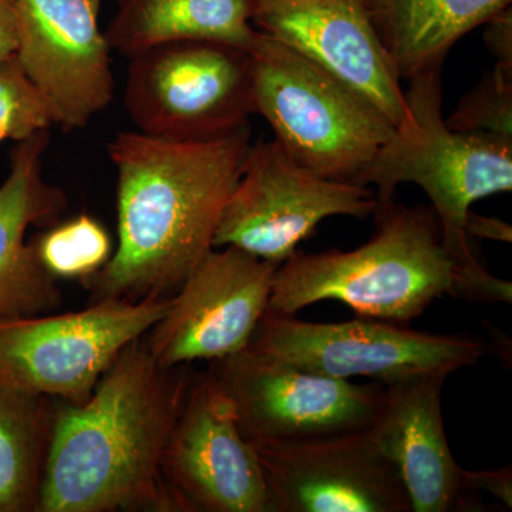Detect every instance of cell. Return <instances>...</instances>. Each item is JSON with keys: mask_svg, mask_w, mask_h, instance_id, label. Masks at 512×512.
<instances>
[{"mask_svg": "<svg viewBox=\"0 0 512 512\" xmlns=\"http://www.w3.org/2000/svg\"><path fill=\"white\" fill-rule=\"evenodd\" d=\"M251 146L249 124L207 141L117 133L107 151L117 173L119 248L82 282L92 302L171 298L214 249Z\"/></svg>", "mask_w": 512, "mask_h": 512, "instance_id": "6da1fadb", "label": "cell"}, {"mask_svg": "<svg viewBox=\"0 0 512 512\" xmlns=\"http://www.w3.org/2000/svg\"><path fill=\"white\" fill-rule=\"evenodd\" d=\"M194 375L160 365L140 338L87 402L57 400L37 512H177L161 466Z\"/></svg>", "mask_w": 512, "mask_h": 512, "instance_id": "7a4b0ae2", "label": "cell"}, {"mask_svg": "<svg viewBox=\"0 0 512 512\" xmlns=\"http://www.w3.org/2000/svg\"><path fill=\"white\" fill-rule=\"evenodd\" d=\"M407 117L377 151L355 184L376 185L377 207L397 185H419L430 198L448 254L457 265L450 295L490 303L503 291L474 254L466 221L474 202L512 190V140L451 130L443 116L441 67L410 79Z\"/></svg>", "mask_w": 512, "mask_h": 512, "instance_id": "3957f363", "label": "cell"}, {"mask_svg": "<svg viewBox=\"0 0 512 512\" xmlns=\"http://www.w3.org/2000/svg\"><path fill=\"white\" fill-rule=\"evenodd\" d=\"M377 232L362 247L295 254L276 269L268 311L295 315L322 301L345 303L365 318L407 323L450 295L457 265L433 208L377 207Z\"/></svg>", "mask_w": 512, "mask_h": 512, "instance_id": "277c9868", "label": "cell"}, {"mask_svg": "<svg viewBox=\"0 0 512 512\" xmlns=\"http://www.w3.org/2000/svg\"><path fill=\"white\" fill-rule=\"evenodd\" d=\"M256 113L276 143L306 170L355 183L394 127L349 84L258 33L249 49Z\"/></svg>", "mask_w": 512, "mask_h": 512, "instance_id": "5b68a950", "label": "cell"}, {"mask_svg": "<svg viewBox=\"0 0 512 512\" xmlns=\"http://www.w3.org/2000/svg\"><path fill=\"white\" fill-rule=\"evenodd\" d=\"M130 60L124 107L147 136L214 140L248 126L256 113L249 50L185 40L150 47Z\"/></svg>", "mask_w": 512, "mask_h": 512, "instance_id": "8992f818", "label": "cell"}, {"mask_svg": "<svg viewBox=\"0 0 512 512\" xmlns=\"http://www.w3.org/2000/svg\"><path fill=\"white\" fill-rule=\"evenodd\" d=\"M170 298L101 299L80 312L0 320V379L82 404L121 350L153 328Z\"/></svg>", "mask_w": 512, "mask_h": 512, "instance_id": "52a82bcc", "label": "cell"}, {"mask_svg": "<svg viewBox=\"0 0 512 512\" xmlns=\"http://www.w3.org/2000/svg\"><path fill=\"white\" fill-rule=\"evenodd\" d=\"M248 348L281 365L316 375L365 376L390 384L426 373H451L476 365L487 353L468 335H433L384 320L303 322L266 311Z\"/></svg>", "mask_w": 512, "mask_h": 512, "instance_id": "ba28073f", "label": "cell"}, {"mask_svg": "<svg viewBox=\"0 0 512 512\" xmlns=\"http://www.w3.org/2000/svg\"><path fill=\"white\" fill-rule=\"evenodd\" d=\"M375 191L329 180L293 161L281 146L258 141L229 195L215 231L214 248L235 247L282 265L329 217L375 214Z\"/></svg>", "mask_w": 512, "mask_h": 512, "instance_id": "9c48e42d", "label": "cell"}, {"mask_svg": "<svg viewBox=\"0 0 512 512\" xmlns=\"http://www.w3.org/2000/svg\"><path fill=\"white\" fill-rule=\"evenodd\" d=\"M251 444L296 443L366 430L382 406L384 384H357L281 365L251 348L212 360Z\"/></svg>", "mask_w": 512, "mask_h": 512, "instance_id": "30bf717a", "label": "cell"}, {"mask_svg": "<svg viewBox=\"0 0 512 512\" xmlns=\"http://www.w3.org/2000/svg\"><path fill=\"white\" fill-rule=\"evenodd\" d=\"M161 468L177 512H272L254 447L208 372L192 377Z\"/></svg>", "mask_w": 512, "mask_h": 512, "instance_id": "8fae6325", "label": "cell"}, {"mask_svg": "<svg viewBox=\"0 0 512 512\" xmlns=\"http://www.w3.org/2000/svg\"><path fill=\"white\" fill-rule=\"evenodd\" d=\"M278 268L235 247L212 249L146 333L151 355L160 365L175 367L247 349L268 311Z\"/></svg>", "mask_w": 512, "mask_h": 512, "instance_id": "7c38bea8", "label": "cell"}, {"mask_svg": "<svg viewBox=\"0 0 512 512\" xmlns=\"http://www.w3.org/2000/svg\"><path fill=\"white\" fill-rule=\"evenodd\" d=\"M103 0H16V59L64 130L84 128L114 97Z\"/></svg>", "mask_w": 512, "mask_h": 512, "instance_id": "4fadbf2b", "label": "cell"}, {"mask_svg": "<svg viewBox=\"0 0 512 512\" xmlns=\"http://www.w3.org/2000/svg\"><path fill=\"white\" fill-rule=\"evenodd\" d=\"M251 446L272 512H412L399 471L367 430Z\"/></svg>", "mask_w": 512, "mask_h": 512, "instance_id": "5bb4252c", "label": "cell"}, {"mask_svg": "<svg viewBox=\"0 0 512 512\" xmlns=\"http://www.w3.org/2000/svg\"><path fill=\"white\" fill-rule=\"evenodd\" d=\"M252 25L365 96L393 127L406 93L380 42L366 0H254Z\"/></svg>", "mask_w": 512, "mask_h": 512, "instance_id": "9a60e30c", "label": "cell"}, {"mask_svg": "<svg viewBox=\"0 0 512 512\" xmlns=\"http://www.w3.org/2000/svg\"><path fill=\"white\" fill-rule=\"evenodd\" d=\"M447 375L426 373L384 386L382 406L367 427L370 439L399 471L412 512L474 507L464 487V468L451 453L441 390Z\"/></svg>", "mask_w": 512, "mask_h": 512, "instance_id": "2e32d148", "label": "cell"}, {"mask_svg": "<svg viewBox=\"0 0 512 512\" xmlns=\"http://www.w3.org/2000/svg\"><path fill=\"white\" fill-rule=\"evenodd\" d=\"M49 143V130L19 141L0 187V320L43 315L62 305L56 279L25 239L29 227H52L67 207L66 194L43 177Z\"/></svg>", "mask_w": 512, "mask_h": 512, "instance_id": "e0dca14e", "label": "cell"}, {"mask_svg": "<svg viewBox=\"0 0 512 512\" xmlns=\"http://www.w3.org/2000/svg\"><path fill=\"white\" fill-rule=\"evenodd\" d=\"M380 42L400 80L441 67L461 37L511 0H366Z\"/></svg>", "mask_w": 512, "mask_h": 512, "instance_id": "ac0fdd59", "label": "cell"}, {"mask_svg": "<svg viewBox=\"0 0 512 512\" xmlns=\"http://www.w3.org/2000/svg\"><path fill=\"white\" fill-rule=\"evenodd\" d=\"M254 0H119L106 30L111 50L127 57L150 47L185 40H210L249 50L258 30Z\"/></svg>", "mask_w": 512, "mask_h": 512, "instance_id": "d6986e66", "label": "cell"}, {"mask_svg": "<svg viewBox=\"0 0 512 512\" xmlns=\"http://www.w3.org/2000/svg\"><path fill=\"white\" fill-rule=\"evenodd\" d=\"M57 400L0 379V512H37Z\"/></svg>", "mask_w": 512, "mask_h": 512, "instance_id": "ffe728a7", "label": "cell"}, {"mask_svg": "<svg viewBox=\"0 0 512 512\" xmlns=\"http://www.w3.org/2000/svg\"><path fill=\"white\" fill-rule=\"evenodd\" d=\"M43 268L56 281H80L99 272L111 258L109 232L90 215L82 214L56 222L30 239Z\"/></svg>", "mask_w": 512, "mask_h": 512, "instance_id": "44dd1931", "label": "cell"}, {"mask_svg": "<svg viewBox=\"0 0 512 512\" xmlns=\"http://www.w3.org/2000/svg\"><path fill=\"white\" fill-rule=\"evenodd\" d=\"M451 130L512 140V72L495 64L446 119Z\"/></svg>", "mask_w": 512, "mask_h": 512, "instance_id": "7402d4cb", "label": "cell"}, {"mask_svg": "<svg viewBox=\"0 0 512 512\" xmlns=\"http://www.w3.org/2000/svg\"><path fill=\"white\" fill-rule=\"evenodd\" d=\"M53 124L52 111L16 56L0 62V143L28 140Z\"/></svg>", "mask_w": 512, "mask_h": 512, "instance_id": "603a6c76", "label": "cell"}, {"mask_svg": "<svg viewBox=\"0 0 512 512\" xmlns=\"http://www.w3.org/2000/svg\"><path fill=\"white\" fill-rule=\"evenodd\" d=\"M484 42L497 59L498 66L512 72V9L511 6L495 13L484 23Z\"/></svg>", "mask_w": 512, "mask_h": 512, "instance_id": "cb8c5ba5", "label": "cell"}, {"mask_svg": "<svg viewBox=\"0 0 512 512\" xmlns=\"http://www.w3.org/2000/svg\"><path fill=\"white\" fill-rule=\"evenodd\" d=\"M464 487L470 493H488L507 508L512 507V473L510 467L495 471L464 470Z\"/></svg>", "mask_w": 512, "mask_h": 512, "instance_id": "d4e9b609", "label": "cell"}, {"mask_svg": "<svg viewBox=\"0 0 512 512\" xmlns=\"http://www.w3.org/2000/svg\"><path fill=\"white\" fill-rule=\"evenodd\" d=\"M19 47L16 0H0V62L15 57Z\"/></svg>", "mask_w": 512, "mask_h": 512, "instance_id": "484cf974", "label": "cell"}, {"mask_svg": "<svg viewBox=\"0 0 512 512\" xmlns=\"http://www.w3.org/2000/svg\"><path fill=\"white\" fill-rule=\"evenodd\" d=\"M466 232L468 237L497 239L503 242H511L512 239L510 225L494 218L481 217L473 211L468 214Z\"/></svg>", "mask_w": 512, "mask_h": 512, "instance_id": "4316f807", "label": "cell"}]
</instances>
